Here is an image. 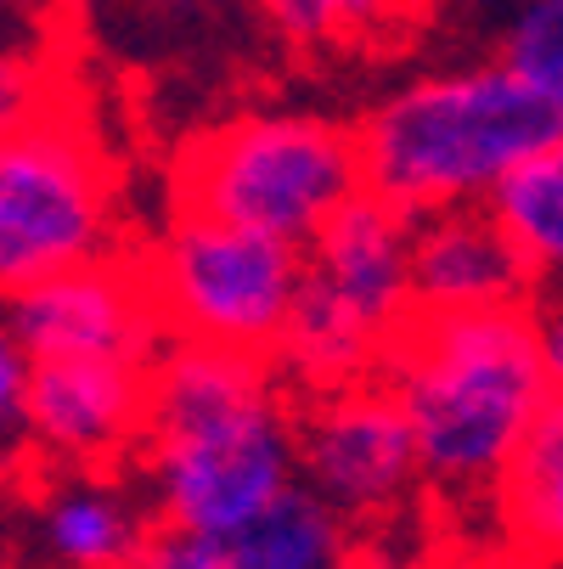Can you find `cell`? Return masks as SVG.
I'll list each match as a JSON object with an SVG mask.
<instances>
[{
  "mask_svg": "<svg viewBox=\"0 0 563 569\" xmlns=\"http://www.w3.org/2000/svg\"><path fill=\"white\" fill-rule=\"evenodd\" d=\"M141 282L164 316L170 339H203L225 350L265 356L299 293V242L231 226L198 209H175L164 237L147 249Z\"/></svg>",
  "mask_w": 563,
  "mask_h": 569,
  "instance_id": "obj_7",
  "label": "cell"
},
{
  "mask_svg": "<svg viewBox=\"0 0 563 569\" xmlns=\"http://www.w3.org/2000/svg\"><path fill=\"white\" fill-rule=\"evenodd\" d=\"M7 321L29 361L51 356H91V361H135L152 367V356L170 345V328L158 316L141 266H124L119 254L68 266L23 293L7 299Z\"/></svg>",
  "mask_w": 563,
  "mask_h": 569,
  "instance_id": "obj_9",
  "label": "cell"
},
{
  "mask_svg": "<svg viewBox=\"0 0 563 569\" xmlns=\"http://www.w3.org/2000/svg\"><path fill=\"white\" fill-rule=\"evenodd\" d=\"M563 333L530 299L412 310L378 378L400 400L434 497L491 502L507 457L557 406Z\"/></svg>",
  "mask_w": 563,
  "mask_h": 569,
  "instance_id": "obj_1",
  "label": "cell"
},
{
  "mask_svg": "<svg viewBox=\"0 0 563 569\" xmlns=\"http://www.w3.org/2000/svg\"><path fill=\"white\" fill-rule=\"evenodd\" d=\"M23 7H46V0H23Z\"/></svg>",
  "mask_w": 563,
  "mask_h": 569,
  "instance_id": "obj_23",
  "label": "cell"
},
{
  "mask_svg": "<svg viewBox=\"0 0 563 569\" xmlns=\"http://www.w3.org/2000/svg\"><path fill=\"white\" fill-rule=\"evenodd\" d=\"M530 271L502 242L479 203L434 209L412 220V305L418 310H479L530 299Z\"/></svg>",
  "mask_w": 563,
  "mask_h": 569,
  "instance_id": "obj_12",
  "label": "cell"
},
{
  "mask_svg": "<svg viewBox=\"0 0 563 569\" xmlns=\"http://www.w3.org/2000/svg\"><path fill=\"white\" fill-rule=\"evenodd\" d=\"M502 68H513L524 86L563 97V0H519V12L502 29Z\"/></svg>",
  "mask_w": 563,
  "mask_h": 569,
  "instance_id": "obj_17",
  "label": "cell"
},
{
  "mask_svg": "<svg viewBox=\"0 0 563 569\" xmlns=\"http://www.w3.org/2000/svg\"><path fill=\"white\" fill-rule=\"evenodd\" d=\"M541 147H563V97L524 86L502 62L406 79L355 124L361 187L412 220L479 203Z\"/></svg>",
  "mask_w": 563,
  "mask_h": 569,
  "instance_id": "obj_3",
  "label": "cell"
},
{
  "mask_svg": "<svg viewBox=\"0 0 563 569\" xmlns=\"http://www.w3.org/2000/svg\"><path fill=\"white\" fill-rule=\"evenodd\" d=\"M119 569H225V552H220V536L181 530V525H147V536Z\"/></svg>",
  "mask_w": 563,
  "mask_h": 569,
  "instance_id": "obj_19",
  "label": "cell"
},
{
  "mask_svg": "<svg viewBox=\"0 0 563 569\" xmlns=\"http://www.w3.org/2000/svg\"><path fill=\"white\" fill-rule=\"evenodd\" d=\"M130 457L152 525L225 536L293 485V389L265 356L170 339Z\"/></svg>",
  "mask_w": 563,
  "mask_h": 569,
  "instance_id": "obj_2",
  "label": "cell"
},
{
  "mask_svg": "<svg viewBox=\"0 0 563 569\" xmlns=\"http://www.w3.org/2000/svg\"><path fill=\"white\" fill-rule=\"evenodd\" d=\"M23 383H29V350L18 345L12 321H7V305H0V423H18Z\"/></svg>",
  "mask_w": 563,
  "mask_h": 569,
  "instance_id": "obj_20",
  "label": "cell"
},
{
  "mask_svg": "<svg viewBox=\"0 0 563 569\" xmlns=\"http://www.w3.org/2000/svg\"><path fill=\"white\" fill-rule=\"evenodd\" d=\"M29 479H34V451H29L23 429L0 423V508H7L12 497H23Z\"/></svg>",
  "mask_w": 563,
  "mask_h": 569,
  "instance_id": "obj_21",
  "label": "cell"
},
{
  "mask_svg": "<svg viewBox=\"0 0 563 569\" xmlns=\"http://www.w3.org/2000/svg\"><path fill=\"white\" fill-rule=\"evenodd\" d=\"M29 491V536L46 569H119L152 525L141 491L119 479V468H46Z\"/></svg>",
  "mask_w": 563,
  "mask_h": 569,
  "instance_id": "obj_11",
  "label": "cell"
},
{
  "mask_svg": "<svg viewBox=\"0 0 563 569\" xmlns=\"http://www.w3.org/2000/svg\"><path fill=\"white\" fill-rule=\"evenodd\" d=\"M225 569H350L355 530L293 479L260 513L220 536Z\"/></svg>",
  "mask_w": 563,
  "mask_h": 569,
  "instance_id": "obj_13",
  "label": "cell"
},
{
  "mask_svg": "<svg viewBox=\"0 0 563 569\" xmlns=\"http://www.w3.org/2000/svg\"><path fill=\"white\" fill-rule=\"evenodd\" d=\"M491 502L502 508L507 541L524 558H535V563L557 558V547H563V406H552L524 435V446L507 457Z\"/></svg>",
  "mask_w": 563,
  "mask_h": 569,
  "instance_id": "obj_16",
  "label": "cell"
},
{
  "mask_svg": "<svg viewBox=\"0 0 563 569\" xmlns=\"http://www.w3.org/2000/svg\"><path fill=\"white\" fill-rule=\"evenodd\" d=\"M119 254V164L97 124L57 91L0 130V305Z\"/></svg>",
  "mask_w": 563,
  "mask_h": 569,
  "instance_id": "obj_5",
  "label": "cell"
},
{
  "mask_svg": "<svg viewBox=\"0 0 563 569\" xmlns=\"http://www.w3.org/2000/svg\"><path fill=\"white\" fill-rule=\"evenodd\" d=\"M479 209L491 214L530 282H552L563 266V147H541L502 170Z\"/></svg>",
  "mask_w": 563,
  "mask_h": 569,
  "instance_id": "obj_15",
  "label": "cell"
},
{
  "mask_svg": "<svg viewBox=\"0 0 563 569\" xmlns=\"http://www.w3.org/2000/svg\"><path fill=\"white\" fill-rule=\"evenodd\" d=\"M265 29L304 57L389 51L429 12V0H254Z\"/></svg>",
  "mask_w": 563,
  "mask_h": 569,
  "instance_id": "obj_14",
  "label": "cell"
},
{
  "mask_svg": "<svg viewBox=\"0 0 563 569\" xmlns=\"http://www.w3.org/2000/svg\"><path fill=\"white\" fill-rule=\"evenodd\" d=\"M299 293L271 367L293 395L378 378L394 333L412 321V214L366 187L344 198L304 242Z\"/></svg>",
  "mask_w": 563,
  "mask_h": 569,
  "instance_id": "obj_4",
  "label": "cell"
},
{
  "mask_svg": "<svg viewBox=\"0 0 563 569\" xmlns=\"http://www.w3.org/2000/svg\"><path fill=\"white\" fill-rule=\"evenodd\" d=\"M23 34H40V7L0 0V40H23Z\"/></svg>",
  "mask_w": 563,
  "mask_h": 569,
  "instance_id": "obj_22",
  "label": "cell"
},
{
  "mask_svg": "<svg viewBox=\"0 0 563 569\" xmlns=\"http://www.w3.org/2000/svg\"><path fill=\"white\" fill-rule=\"evenodd\" d=\"M293 479L355 536L394 525L418 502V446L383 378H355L293 400Z\"/></svg>",
  "mask_w": 563,
  "mask_h": 569,
  "instance_id": "obj_8",
  "label": "cell"
},
{
  "mask_svg": "<svg viewBox=\"0 0 563 569\" xmlns=\"http://www.w3.org/2000/svg\"><path fill=\"white\" fill-rule=\"evenodd\" d=\"M51 91H57V73H51L40 34L0 40V130L18 124L23 113H34Z\"/></svg>",
  "mask_w": 563,
  "mask_h": 569,
  "instance_id": "obj_18",
  "label": "cell"
},
{
  "mask_svg": "<svg viewBox=\"0 0 563 569\" xmlns=\"http://www.w3.org/2000/svg\"><path fill=\"white\" fill-rule=\"evenodd\" d=\"M147 406V367L51 356L29 361L18 429L46 468H119L135 451Z\"/></svg>",
  "mask_w": 563,
  "mask_h": 569,
  "instance_id": "obj_10",
  "label": "cell"
},
{
  "mask_svg": "<svg viewBox=\"0 0 563 569\" xmlns=\"http://www.w3.org/2000/svg\"><path fill=\"white\" fill-rule=\"evenodd\" d=\"M175 192V209H198L304 249L315 226L361 192L355 130L321 113H243L203 130L181 152Z\"/></svg>",
  "mask_w": 563,
  "mask_h": 569,
  "instance_id": "obj_6",
  "label": "cell"
}]
</instances>
